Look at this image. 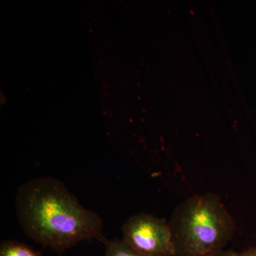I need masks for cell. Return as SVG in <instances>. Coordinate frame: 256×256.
I'll use <instances>...</instances> for the list:
<instances>
[{
	"label": "cell",
	"instance_id": "6da1fadb",
	"mask_svg": "<svg viewBox=\"0 0 256 256\" xmlns=\"http://www.w3.org/2000/svg\"><path fill=\"white\" fill-rule=\"evenodd\" d=\"M15 204L24 232L42 245L65 249L82 240L101 238L100 217L82 206L58 180H30L18 188Z\"/></svg>",
	"mask_w": 256,
	"mask_h": 256
},
{
	"label": "cell",
	"instance_id": "7a4b0ae2",
	"mask_svg": "<svg viewBox=\"0 0 256 256\" xmlns=\"http://www.w3.org/2000/svg\"><path fill=\"white\" fill-rule=\"evenodd\" d=\"M176 256H210L223 250L235 232V222L215 195L188 198L170 224Z\"/></svg>",
	"mask_w": 256,
	"mask_h": 256
},
{
	"label": "cell",
	"instance_id": "3957f363",
	"mask_svg": "<svg viewBox=\"0 0 256 256\" xmlns=\"http://www.w3.org/2000/svg\"><path fill=\"white\" fill-rule=\"evenodd\" d=\"M122 240L142 256H176L170 224L153 216L139 214L126 220Z\"/></svg>",
	"mask_w": 256,
	"mask_h": 256
},
{
	"label": "cell",
	"instance_id": "277c9868",
	"mask_svg": "<svg viewBox=\"0 0 256 256\" xmlns=\"http://www.w3.org/2000/svg\"><path fill=\"white\" fill-rule=\"evenodd\" d=\"M0 256H41L21 242L6 240L2 242Z\"/></svg>",
	"mask_w": 256,
	"mask_h": 256
},
{
	"label": "cell",
	"instance_id": "5b68a950",
	"mask_svg": "<svg viewBox=\"0 0 256 256\" xmlns=\"http://www.w3.org/2000/svg\"><path fill=\"white\" fill-rule=\"evenodd\" d=\"M105 244L106 256H142L122 240H107Z\"/></svg>",
	"mask_w": 256,
	"mask_h": 256
},
{
	"label": "cell",
	"instance_id": "8992f818",
	"mask_svg": "<svg viewBox=\"0 0 256 256\" xmlns=\"http://www.w3.org/2000/svg\"><path fill=\"white\" fill-rule=\"evenodd\" d=\"M237 252H233V250H220V252H216L210 256H236Z\"/></svg>",
	"mask_w": 256,
	"mask_h": 256
},
{
	"label": "cell",
	"instance_id": "52a82bcc",
	"mask_svg": "<svg viewBox=\"0 0 256 256\" xmlns=\"http://www.w3.org/2000/svg\"><path fill=\"white\" fill-rule=\"evenodd\" d=\"M236 256H256V248L248 249L245 252H237Z\"/></svg>",
	"mask_w": 256,
	"mask_h": 256
}]
</instances>
